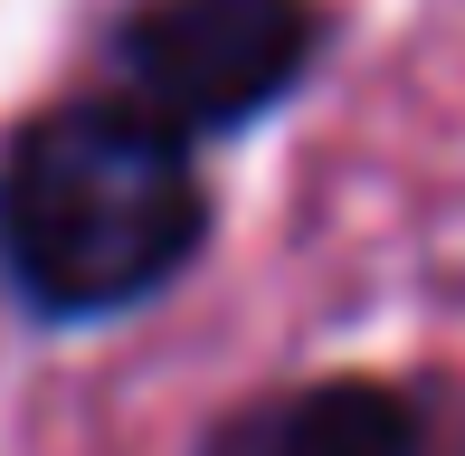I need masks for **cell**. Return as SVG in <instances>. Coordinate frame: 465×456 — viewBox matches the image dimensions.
<instances>
[{"instance_id":"6da1fadb","label":"cell","mask_w":465,"mask_h":456,"mask_svg":"<svg viewBox=\"0 0 465 456\" xmlns=\"http://www.w3.org/2000/svg\"><path fill=\"white\" fill-rule=\"evenodd\" d=\"M200 172L190 143L134 95L38 114L0 162V266L19 304L57 323L124 314L200 247Z\"/></svg>"},{"instance_id":"7a4b0ae2","label":"cell","mask_w":465,"mask_h":456,"mask_svg":"<svg viewBox=\"0 0 465 456\" xmlns=\"http://www.w3.org/2000/svg\"><path fill=\"white\" fill-rule=\"evenodd\" d=\"M124 95L162 114L172 134H228L266 114L313 57V10L304 0H153L114 38Z\"/></svg>"},{"instance_id":"3957f363","label":"cell","mask_w":465,"mask_h":456,"mask_svg":"<svg viewBox=\"0 0 465 456\" xmlns=\"http://www.w3.org/2000/svg\"><path fill=\"white\" fill-rule=\"evenodd\" d=\"M200 456H418V419L380 381H304L209 428Z\"/></svg>"}]
</instances>
